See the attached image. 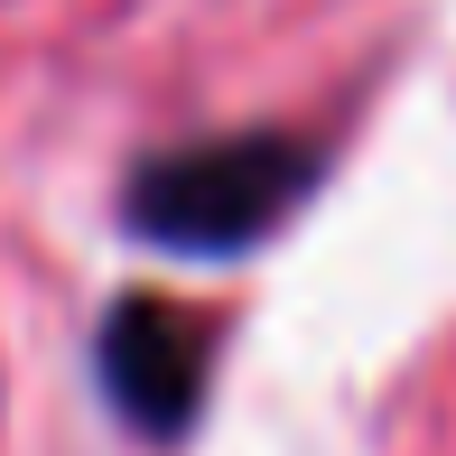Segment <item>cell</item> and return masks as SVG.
I'll return each instance as SVG.
<instances>
[{
  "mask_svg": "<svg viewBox=\"0 0 456 456\" xmlns=\"http://www.w3.org/2000/svg\"><path fill=\"white\" fill-rule=\"evenodd\" d=\"M326 177V150L298 131H224V140H177L150 150L121 177V224L150 252L177 261H233L252 242H271L307 205V186Z\"/></svg>",
  "mask_w": 456,
  "mask_h": 456,
  "instance_id": "6da1fadb",
  "label": "cell"
},
{
  "mask_svg": "<svg viewBox=\"0 0 456 456\" xmlns=\"http://www.w3.org/2000/svg\"><path fill=\"white\" fill-rule=\"evenodd\" d=\"M205 345L215 336H205L177 298H112L102 326H94V382L150 447H168L205 410V372H215Z\"/></svg>",
  "mask_w": 456,
  "mask_h": 456,
  "instance_id": "7a4b0ae2",
  "label": "cell"
}]
</instances>
